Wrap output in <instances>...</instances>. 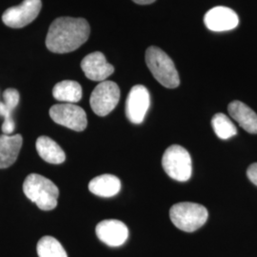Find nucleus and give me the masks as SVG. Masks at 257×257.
I'll list each match as a JSON object with an SVG mask.
<instances>
[{"instance_id":"1","label":"nucleus","mask_w":257,"mask_h":257,"mask_svg":"<svg viewBox=\"0 0 257 257\" xmlns=\"http://www.w3.org/2000/svg\"><path fill=\"white\" fill-rule=\"evenodd\" d=\"M90 25L84 19L59 18L49 28L46 46L55 54L74 52L90 37Z\"/></svg>"},{"instance_id":"2","label":"nucleus","mask_w":257,"mask_h":257,"mask_svg":"<svg viewBox=\"0 0 257 257\" xmlns=\"http://www.w3.org/2000/svg\"><path fill=\"white\" fill-rule=\"evenodd\" d=\"M23 191L40 210L51 211L57 205L58 188L45 176L37 174L28 175L23 184Z\"/></svg>"},{"instance_id":"3","label":"nucleus","mask_w":257,"mask_h":257,"mask_svg":"<svg viewBox=\"0 0 257 257\" xmlns=\"http://www.w3.org/2000/svg\"><path fill=\"white\" fill-rule=\"evenodd\" d=\"M145 59L149 70L162 86L169 89H175L179 86L180 79L175 63L165 52L157 47H149Z\"/></svg>"},{"instance_id":"4","label":"nucleus","mask_w":257,"mask_h":257,"mask_svg":"<svg viewBox=\"0 0 257 257\" xmlns=\"http://www.w3.org/2000/svg\"><path fill=\"white\" fill-rule=\"evenodd\" d=\"M170 217L179 230L193 232L200 229L207 222L209 213L200 204L182 202L175 204L171 208Z\"/></svg>"},{"instance_id":"5","label":"nucleus","mask_w":257,"mask_h":257,"mask_svg":"<svg viewBox=\"0 0 257 257\" xmlns=\"http://www.w3.org/2000/svg\"><path fill=\"white\" fill-rule=\"evenodd\" d=\"M162 166L166 174L176 181L186 182L192 176V158L189 152L180 145H172L166 150Z\"/></svg>"},{"instance_id":"6","label":"nucleus","mask_w":257,"mask_h":257,"mask_svg":"<svg viewBox=\"0 0 257 257\" xmlns=\"http://www.w3.org/2000/svg\"><path fill=\"white\" fill-rule=\"evenodd\" d=\"M120 99L119 87L112 81L99 83L92 91L90 104L95 114L108 115L117 106Z\"/></svg>"},{"instance_id":"7","label":"nucleus","mask_w":257,"mask_h":257,"mask_svg":"<svg viewBox=\"0 0 257 257\" xmlns=\"http://www.w3.org/2000/svg\"><path fill=\"white\" fill-rule=\"evenodd\" d=\"M50 116L55 123L76 132H82L87 128V115L81 107L63 103L56 104L50 109Z\"/></svg>"},{"instance_id":"8","label":"nucleus","mask_w":257,"mask_h":257,"mask_svg":"<svg viewBox=\"0 0 257 257\" xmlns=\"http://www.w3.org/2000/svg\"><path fill=\"white\" fill-rule=\"evenodd\" d=\"M41 7V0H24L19 6L6 10L2 16V20L8 27H25L37 19Z\"/></svg>"},{"instance_id":"9","label":"nucleus","mask_w":257,"mask_h":257,"mask_svg":"<svg viewBox=\"0 0 257 257\" xmlns=\"http://www.w3.org/2000/svg\"><path fill=\"white\" fill-rule=\"evenodd\" d=\"M150 93L143 85L134 86L128 92L126 101V115L134 124H140L144 121L150 108Z\"/></svg>"},{"instance_id":"10","label":"nucleus","mask_w":257,"mask_h":257,"mask_svg":"<svg viewBox=\"0 0 257 257\" xmlns=\"http://www.w3.org/2000/svg\"><path fill=\"white\" fill-rule=\"evenodd\" d=\"M98 239L110 247H119L128 237L127 226L119 220L101 221L95 229Z\"/></svg>"},{"instance_id":"11","label":"nucleus","mask_w":257,"mask_h":257,"mask_svg":"<svg viewBox=\"0 0 257 257\" xmlns=\"http://www.w3.org/2000/svg\"><path fill=\"white\" fill-rule=\"evenodd\" d=\"M81 69L89 79L99 82L105 81L114 72L113 66L107 62L105 55L100 52L85 56L81 62Z\"/></svg>"},{"instance_id":"12","label":"nucleus","mask_w":257,"mask_h":257,"mask_svg":"<svg viewBox=\"0 0 257 257\" xmlns=\"http://www.w3.org/2000/svg\"><path fill=\"white\" fill-rule=\"evenodd\" d=\"M206 27L213 32L230 31L238 26V16L234 11L227 7H214L204 18Z\"/></svg>"},{"instance_id":"13","label":"nucleus","mask_w":257,"mask_h":257,"mask_svg":"<svg viewBox=\"0 0 257 257\" xmlns=\"http://www.w3.org/2000/svg\"><path fill=\"white\" fill-rule=\"evenodd\" d=\"M228 111L241 128L249 134H257V114L243 102L235 100L229 104Z\"/></svg>"},{"instance_id":"14","label":"nucleus","mask_w":257,"mask_h":257,"mask_svg":"<svg viewBox=\"0 0 257 257\" xmlns=\"http://www.w3.org/2000/svg\"><path fill=\"white\" fill-rule=\"evenodd\" d=\"M23 138L20 135L0 136V169L13 165L18 159Z\"/></svg>"},{"instance_id":"15","label":"nucleus","mask_w":257,"mask_h":257,"mask_svg":"<svg viewBox=\"0 0 257 257\" xmlns=\"http://www.w3.org/2000/svg\"><path fill=\"white\" fill-rule=\"evenodd\" d=\"M19 103V92L16 89H7L3 93V101H0V115L4 117L2 125L3 135L11 136L15 131L16 124L12 117L13 110Z\"/></svg>"},{"instance_id":"16","label":"nucleus","mask_w":257,"mask_h":257,"mask_svg":"<svg viewBox=\"0 0 257 257\" xmlns=\"http://www.w3.org/2000/svg\"><path fill=\"white\" fill-rule=\"evenodd\" d=\"M120 189L121 181L115 175H99L89 183L90 192L100 197H112L119 193Z\"/></svg>"},{"instance_id":"17","label":"nucleus","mask_w":257,"mask_h":257,"mask_svg":"<svg viewBox=\"0 0 257 257\" xmlns=\"http://www.w3.org/2000/svg\"><path fill=\"white\" fill-rule=\"evenodd\" d=\"M37 151L40 157L51 164H61L66 159L64 151L48 137H40L37 140Z\"/></svg>"},{"instance_id":"18","label":"nucleus","mask_w":257,"mask_h":257,"mask_svg":"<svg viewBox=\"0 0 257 257\" xmlns=\"http://www.w3.org/2000/svg\"><path fill=\"white\" fill-rule=\"evenodd\" d=\"M53 95L58 101L74 104L82 98V88L76 81L64 80L55 85Z\"/></svg>"},{"instance_id":"19","label":"nucleus","mask_w":257,"mask_h":257,"mask_svg":"<svg viewBox=\"0 0 257 257\" xmlns=\"http://www.w3.org/2000/svg\"><path fill=\"white\" fill-rule=\"evenodd\" d=\"M39 257H68L67 252L58 240L53 236H44L37 243Z\"/></svg>"},{"instance_id":"20","label":"nucleus","mask_w":257,"mask_h":257,"mask_svg":"<svg viewBox=\"0 0 257 257\" xmlns=\"http://www.w3.org/2000/svg\"><path fill=\"white\" fill-rule=\"evenodd\" d=\"M211 126L220 139H229L237 135V128L224 113H216L211 119Z\"/></svg>"},{"instance_id":"21","label":"nucleus","mask_w":257,"mask_h":257,"mask_svg":"<svg viewBox=\"0 0 257 257\" xmlns=\"http://www.w3.org/2000/svg\"><path fill=\"white\" fill-rule=\"evenodd\" d=\"M247 175L249 181L257 186V163H253L248 167Z\"/></svg>"},{"instance_id":"22","label":"nucleus","mask_w":257,"mask_h":257,"mask_svg":"<svg viewBox=\"0 0 257 257\" xmlns=\"http://www.w3.org/2000/svg\"><path fill=\"white\" fill-rule=\"evenodd\" d=\"M133 1L139 5H148V4L154 3L156 0H133Z\"/></svg>"}]
</instances>
